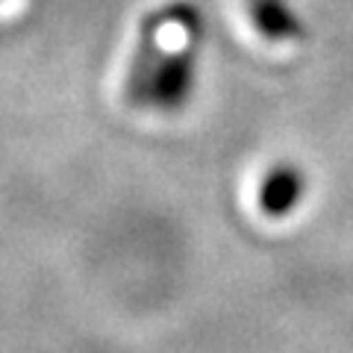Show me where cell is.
<instances>
[{
  "mask_svg": "<svg viewBox=\"0 0 353 353\" xmlns=\"http://www.w3.org/2000/svg\"><path fill=\"white\" fill-rule=\"evenodd\" d=\"M197 44L201 41H185V48L165 53L157 74H153L148 106L174 112V109H183L189 103L197 77Z\"/></svg>",
  "mask_w": 353,
  "mask_h": 353,
  "instance_id": "obj_1",
  "label": "cell"
},
{
  "mask_svg": "<svg viewBox=\"0 0 353 353\" xmlns=\"http://www.w3.org/2000/svg\"><path fill=\"white\" fill-rule=\"evenodd\" d=\"M165 24H168V21H165V12L159 9V12L145 15V21H141V27H139V44H136V53H132L127 83H124L127 101L136 103V106H148L153 74H157L159 62L165 57L162 44H159V30Z\"/></svg>",
  "mask_w": 353,
  "mask_h": 353,
  "instance_id": "obj_2",
  "label": "cell"
},
{
  "mask_svg": "<svg viewBox=\"0 0 353 353\" xmlns=\"http://www.w3.org/2000/svg\"><path fill=\"white\" fill-rule=\"evenodd\" d=\"M303 174L294 165H277L259 185V206L268 218H283L301 203L303 197Z\"/></svg>",
  "mask_w": 353,
  "mask_h": 353,
  "instance_id": "obj_3",
  "label": "cell"
},
{
  "mask_svg": "<svg viewBox=\"0 0 353 353\" xmlns=\"http://www.w3.org/2000/svg\"><path fill=\"white\" fill-rule=\"evenodd\" d=\"M250 18L265 39L292 41L303 36V27L285 0H250Z\"/></svg>",
  "mask_w": 353,
  "mask_h": 353,
  "instance_id": "obj_4",
  "label": "cell"
}]
</instances>
